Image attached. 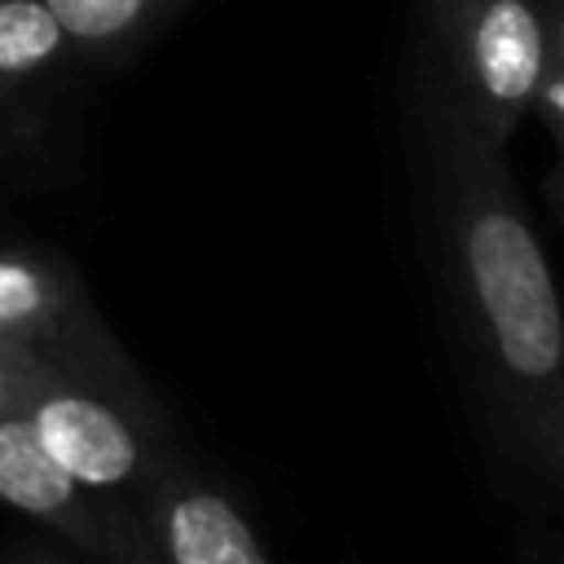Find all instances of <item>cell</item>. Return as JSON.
<instances>
[{"instance_id": "ba28073f", "label": "cell", "mask_w": 564, "mask_h": 564, "mask_svg": "<svg viewBox=\"0 0 564 564\" xmlns=\"http://www.w3.org/2000/svg\"><path fill=\"white\" fill-rule=\"evenodd\" d=\"M70 40L44 0H0V101L40 88L70 62Z\"/></svg>"}, {"instance_id": "52a82bcc", "label": "cell", "mask_w": 564, "mask_h": 564, "mask_svg": "<svg viewBox=\"0 0 564 564\" xmlns=\"http://www.w3.org/2000/svg\"><path fill=\"white\" fill-rule=\"evenodd\" d=\"M62 22L75 53L93 62L132 57L154 40L189 0H44Z\"/></svg>"}, {"instance_id": "30bf717a", "label": "cell", "mask_w": 564, "mask_h": 564, "mask_svg": "<svg viewBox=\"0 0 564 564\" xmlns=\"http://www.w3.org/2000/svg\"><path fill=\"white\" fill-rule=\"evenodd\" d=\"M97 511H101V555H97V564H159L128 498H97Z\"/></svg>"}, {"instance_id": "9c48e42d", "label": "cell", "mask_w": 564, "mask_h": 564, "mask_svg": "<svg viewBox=\"0 0 564 564\" xmlns=\"http://www.w3.org/2000/svg\"><path fill=\"white\" fill-rule=\"evenodd\" d=\"M538 26H542V66L533 79L529 115L538 119L555 163L564 150V0H533Z\"/></svg>"}, {"instance_id": "8fae6325", "label": "cell", "mask_w": 564, "mask_h": 564, "mask_svg": "<svg viewBox=\"0 0 564 564\" xmlns=\"http://www.w3.org/2000/svg\"><path fill=\"white\" fill-rule=\"evenodd\" d=\"M53 375H66V370L40 361L35 352H22V348H13V344H0V414L13 410L31 388L48 383Z\"/></svg>"}, {"instance_id": "3957f363", "label": "cell", "mask_w": 564, "mask_h": 564, "mask_svg": "<svg viewBox=\"0 0 564 564\" xmlns=\"http://www.w3.org/2000/svg\"><path fill=\"white\" fill-rule=\"evenodd\" d=\"M35 445L93 498H132L163 463L167 436L145 397L53 375L18 405Z\"/></svg>"}, {"instance_id": "5b68a950", "label": "cell", "mask_w": 564, "mask_h": 564, "mask_svg": "<svg viewBox=\"0 0 564 564\" xmlns=\"http://www.w3.org/2000/svg\"><path fill=\"white\" fill-rule=\"evenodd\" d=\"M128 502L159 564H273L242 502L172 449Z\"/></svg>"}, {"instance_id": "4fadbf2b", "label": "cell", "mask_w": 564, "mask_h": 564, "mask_svg": "<svg viewBox=\"0 0 564 564\" xmlns=\"http://www.w3.org/2000/svg\"><path fill=\"white\" fill-rule=\"evenodd\" d=\"M9 564H66L57 551H22L18 560H9Z\"/></svg>"}, {"instance_id": "6da1fadb", "label": "cell", "mask_w": 564, "mask_h": 564, "mask_svg": "<svg viewBox=\"0 0 564 564\" xmlns=\"http://www.w3.org/2000/svg\"><path fill=\"white\" fill-rule=\"evenodd\" d=\"M423 229L436 308L489 463L524 511L564 485V313L507 150L423 101Z\"/></svg>"}, {"instance_id": "277c9868", "label": "cell", "mask_w": 564, "mask_h": 564, "mask_svg": "<svg viewBox=\"0 0 564 564\" xmlns=\"http://www.w3.org/2000/svg\"><path fill=\"white\" fill-rule=\"evenodd\" d=\"M0 344L35 352L70 379L145 397L132 361L93 313L84 282L40 247H0Z\"/></svg>"}, {"instance_id": "7c38bea8", "label": "cell", "mask_w": 564, "mask_h": 564, "mask_svg": "<svg viewBox=\"0 0 564 564\" xmlns=\"http://www.w3.org/2000/svg\"><path fill=\"white\" fill-rule=\"evenodd\" d=\"M516 555L520 564H560V546H555V529L546 520H529L520 524V542H516Z\"/></svg>"}, {"instance_id": "8992f818", "label": "cell", "mask_w": 564, "mask_h": 564, "mask_svg": "<svg viewBox=\"0 0 564 564\" xmlns=\"http://www.w3.org/2000/svg\"><path fill=\"white\" fill-rule=\"evenodd\" d=\"M0 502L48 524L93 564L101 555V511L31 436L18 410L0 414Z\"/></svg>"}, {"instance_id": "7a4b0ae2", "label": "cell", "mask_w": 564, "mask_h": 564, "mask_svg": "<svg viewBox=\"0 0 564 564\" xmlns=\"http://www.w3.org/2000/svg\"><path fill=\"white\" fill-rule=\"evenodd\" d=\"M441 48V101L494 150H507L529 115L542 66V26L533 0H427Z\"/></svg>"}]
</instances>
